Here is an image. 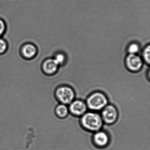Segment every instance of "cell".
Masks as SVG:
<instances>
[{
	"mask_svg": "<svg viewBox=\"0 0 150 150\" xmlns=\"http://www.w3.org/2000/svg\"><path fill=\"white\" fill-rule=\"evenodd\" d=\"M82 125L88 130H99L103 125V119L97 113L88 112L84 114L81 119Z\"/></svg>",
	"mask_w": 150,
	"mask_h": 150,
	"instance_id": "obj_1",
	"label": "cell"
},
{
	"mask_svg": "<svg viewBox=\"0 0 150 150\" xmlns=\"http://www.w3.org/2000/svg\"><path fill=\"white\" fill-rule=\"evenodd\" d=\"M108 99L102 93H95L88 98V106L93 110H99L104 108L108 104Z\"/></svg>",
	"mask_w": 150,
	"mask_h": 150,
	"instance_id": "obj_2",
	"label": "cell"
},
{
	"mask_svg": "<svg viewBox=\"0 0 150 150\" xmlns=\"http://www.w3.org/2000/svg\"><path fill=\"white\" fill-rule=\"evenodd\" d=\"M56 95L61 102L64 104H68L73 101L74 99V93L71 88L63 86L58 88Z\"/></svg>",
	"mask_w": 150,
	"mask_h": 150,
	"instance_id": "obj_3",
	"label": "cell"
},
{
	"mask_svg": "<svg viewBox=\"0 0 150 150\" xmlns=\"http://www.w3.org/2000/svg\"><path fill=\"white\" fill-rule=\"evenodd\" d=\"M102 118L108 124L115 122L117 119V112L116 109L112 105H108L103 108L102 111Z\"/></svg>",
	"mask_w": 150,
	"mask_h": 150,
	"instance_id": "obj_4",
	"label": "cell"
},
{
	"mask_svg": "<svg viewBox=\"0 0 150 150\" xmlns=\"http://www.w3.org/2000/svg\"><path fill=\"white\" fill-rule=\"evenodd\" d=\"M126 64L129 70L132 71H139L143 65L141 58L136 54H129L126 59Z\"/></svg>",
	"mask_w": 150,
	"mask_h": 150,
	"instance_id": "obj_5",
	"label": "cell"
},
{
	"mask_svg": "<svg viewBox=\"0 0 150 150\" xmlns=\"http://www.w3.org/2000/svg\"><path fill=\"white\" fill-rule=\"evenodd\" d=\"M87 106L82 101L76 100L72 102L70 106V110L74 115L80 116L86 111Z\"/></svg>",
	"mask_w": 150,
	"mask_h": 150,
	"instance_id": "obj_6",
	"label": "cell"
},
{
	"mask_svg": "<svg viewBox=\"0 0 150 150\" xmlns=\"http://www.w3.org/2000/svg\"><path fill=\"white\" fill-rule=\"evenodd\" d=\"M21 52L23 57L27 59H30L36 56L37 53V49L34 45L27 43L22 47Z\"/></svg>",
	"mask_w": 150,
	"mask_h": 150,
	"instance_id": "obj_7",
	"label": "cell"
},
{
	"mask_svg": "<svg viewBox=\"0 0 150 150\" xmlns=\"http://www.w3.org/2000/svg\"><path fill=\"white\" fill-rule=\"evenodd\" d=\"M58 66V64L54 59H49L44 62L42 65V69L46 74H52L57 71Z\"/></svg>",
	"mask_w": 150,
	"mask_h": 150,
	"instance_id": "obj_8",
	"label": "cell"
},
{
	"mask_svg": "<svg viewBox=\"0 0 150 150\" xmlns=\"http://www.w3.org/2000/svg\"><path fill=\"white\" fill-rule=\"evenodd\" d=\"M93 140L95 144L97 146L100 147H104L108 143V136L104 132H98L94 136Z\"/></svg>",
	"mask_w": 150,
	"mask_h": 150,
	"instance_id": "obj_9",
	"label": "cell"
},
{
	"mask_svg": "<svg viewBox=\"0 0 150 150\" xmlns=\"http://www.w3.org/2000/svg\"><path fill=\"white\" fill-rule=\"evenodd\" d=\"M57 115L59 117H64L67 115L68 113V109L64 104H61L57 107L56 110Z\"/></svg>",
	"mask_w": 150,
	"mask_h": 150,
	"instance_id": "obj_10",
	"label": "cell"
},
{
	"mask_svg": "<svg viewBox=\"0 0 150 150\" xmlns=\"http://www.w3.org/2000/svg\"><path fill=\"white\" fill-rule=\"evenodd\" d=\"M143 57L144 60L147 64H150V46L148 45L146 47L143 52Z\"/></svg>",
	"mask_w": 150,
	"mask_h": 150,
	"instance_id": "obj_11",
	"label": "cell"
},
{
	"mask_svg": "<svg viewBox=\"0 0 150 150\" xmlns=\"http://www.w3.org/2000/svg\"><path fill=\"white\" fill-rule=\"evenodd\" d=\"M8 49L7 42L2 38H0V54L5 53Z\"/></svg>",
	"mask_w": 150,
	"mask_h": 150,
	"instance_id": "obj_12",
	"label": "cell"
},
{
	"mask_svg": "<svg viewBox=\"0 0 150 150\" xmlns=\"http://www.w3.org/2000/svg\"><path fill=\"white\" fill-rule=\"evenodd\" d=\"M139 50V46L136 43L130 45L128 48V51L130 54H136Z\"/></svg>",
	"mask_w": 150,
	"mask_h": 150,
	"instance_id": "obj_13",
	"label": "cell"
},
{
	"mask_svg": "<svg viewBox=\"0 0 150 150\" xmlns=\"http://www.w3.org/2000/svg\"><path fill=\"white\" fill-rule=\"evenodd\" d=\"M54 59L59 65V64H61L64 63L65 60V57L63 54H58L57 55L55 56Z\"/></svg>",
	"mask_w": 150,
	"mask_h": 150,
	"instance_id": "obj_14",
	"label": "cell"
},
{
	"mask_svg": "<svg viewBox=\"0 0 150 150\" xmlns=\"http://www.w3.org/2000/svg\"><path fill=\"white\" fill-rule=\"evenodd\" d=\"M6 24L4 21L0 19V37L5 33L6 30Z\"/></svg>",
	"mask_w": 150,
	"mask_h": 150,
	"instance_id": "obj_15",
	"label": "cell"
}]
</instances>
